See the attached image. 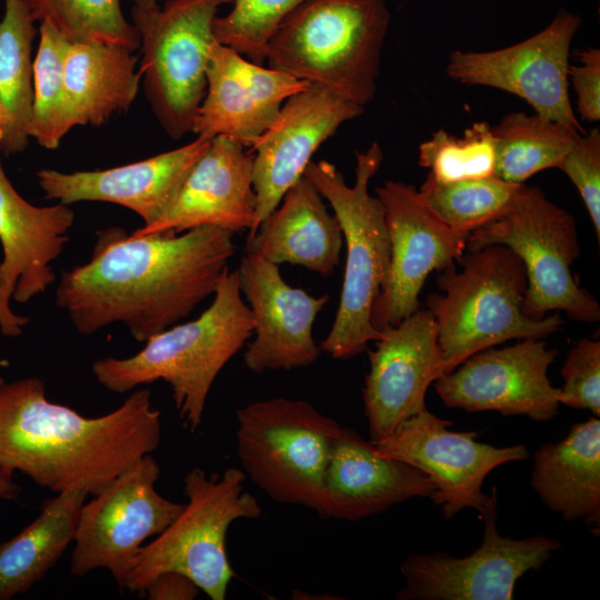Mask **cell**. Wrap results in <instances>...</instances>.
<instances>
[{
	"label": "cell",
	"instance_id": "4dcf8cb0",
	"mask_svg": "<svg viewBox=\"0 0 600 600\" xmlns=\"http://www.w3.org/2000/svg\"><path fill=\"white\" fill-rule=\"evenodd\" d=\"M524 189V183L509 182L497 176L448 183L427 177L418 194L438 219L468 237L508 213Z\"/></svg>",
	"mask_w": 600,
	"mask_h": 600
},
{
	"label": "cell",
	"instance_id": "484cf974",
	"mask_svg": "<svg viewBox=\"0 0 600 600\" xmlns=\"http://www.w3.org/2000/svg\"><path fill=\"white\" fill-rule=\"evenodd\" d=\"M531 486L543 503L567 521L600 524V420L574 423L557 443L534 453Z\"/></svg>",
	"mask_w": 600,
	"mask_h": 600
},
{
	"label": "cell",
	"instance_id": "5b68a950",
	"mask_svg": "<svg viewBox=\"0 0 600 600\" xmlns=\"http://www.w3.org/2000/svg\"><path fill=\"white\" fill-rule=\"evenodd\" d=\"M390 26L386 0H304L268 42V67L364 108Z\"/></svg>",
	"mask_w": 600,
	"mask_h": 600
},
{
	"label": "cell",
	"instance_id": "d4e9b609",
	"mask_svg": "<svg viewBox=\"0 0 600 600\" xmlns=\"http://www.w3.org/2000/svg\"><path fill=\"white\" fill-rule=\"evenodd\" d=\"M342 243L338 219L329 213L321 194L302 176L260 222L256 233L247 238L244 251L277 266H301L327 277L340 262Z\"/></svg>",
	"mask_w": 600,
	"mask_h": 600
},
{
	"label": "cell",
	"instance_id": "5bb4252c",
	"mask_svg": "<svg viewBox=\"0 0 600 600\" xmlns=\"http://www.w3.org/2000/svg\"><path fill=\"white\" fill-rule=\"evenodd\" d=\"M451 421L428 409L402 421L389 436L370 441L383 456L406 462L434 484L430 498L449 519L466 508L484 513L490 496L482 492L486 477L497 467L528 459L526 446L498 448L476 441L477 432L451 431Z\"/></svg>",
	"mask_w": 600,
	"mask_h": 600
},
{
	"label": "cell",
	"instance_id": "7402d4cb",
	"mask_svg": "<svg viewBox=\"0 0 600 600\" xmlns=\"http://www.w3.org/2000/svg\"><path fill=\"white\" fill-rule=\"evenodd\" d=\"M210 140L198 137L178 149L106 170L67 173L42 169L37 172L38 184L47 199L67 206L80 201L116 203L149 226L166 212Z\"/></svg>",
	"mask_w": 600,
	"mask_h": 600
},
{
	"label": "cell",
	"instance_id": "9c48e42d",
	"mask_svg": "<svg viewBox=\"0 0 600 600\" xmlns=\"http://www.w3.org/2000/svg\"><path fill=\"white\" fill-rule=\"evenodd\" d=\"M488 244L507 246L522 260L528 281L524 314L542 319L550 311H564L578 321H599L598 301L571 272L580 256L576 220L540 188L526 186L508 213L468 234L466 249Z\"/></svg>",
	"mask_w": 600,
	"mask_h": 600
},
{
	"label": "cell",
	"instance_id": "4316f807",
	"mask_svg": "<svg viewBox=\"0 0 600 600\" xmlns=\"http://www.w3.org/2000/svg\"><path fill=\"white\" fill-rule=\"evenodd\" d=\"M132 51L98 42L70 43L64 60V86L72 124L106 122L126 111L139 89L140 71Z\"/></svg>",
	"mask_w": 600,
	"mask_h": 600
},
{
	"label": "cell",
	"instance_id": "52a82bcc",
	"mask_svg": "<svg viewBox=\"0 0 600 600\" xmlns=\"http://www.w3.org/2000/svg\"><path fill=\"white\" fill-rule=\"evenodd\" d=\"M246 479L237 468L211 476L200 468L191 469L183 478L188 502L153 541L141 547L124 588L143 596L158 574L177 571L211 600H224L236 577L226 549L229 527L261 514L256 497L244 491Z\"/></svg>",
	"mask_w": 600,
	"mask_h": 600
},
{
	"label": "cell",
	"instance_id": "f1b7e54d",
	"mask_svg": "<svg viewBox=\"0 0 600 600\" xmlns=\"http://www.w3.org/2000/svg\"><path fill=\"white\" fill-rule=\"evenodd\" d=\"M28 0H4L0 21V107L3 114L1 148L22 151L33 100L32 42L37 34Z\"/></svg>",
	"mask_w": 600,
	"mask_h": 600
},
{
	"label": "cell",
	"instance_id": "ba28073f",
	"mask_svg": "<svg viewBox=\"0 0 600 600\" xmlns=\"http://www.w3.org/2000/svg\"><path fill=\"white\" fill-rule=\"evenodd\" d=\"M236 417L244 474L270 499L318 512L341 426L311 403L284 397L250 402Z\"/></svg>",
	"mask_w": 600,
	"mask_h": 600
},
{
	"label": "cell",
	"instance_id": "2e32d148",
	"mask_svg": "<svg viewBox=\"0 0 600 600\" xmlns=\"http://www.w3.org/2000/svg\"><path fill=\"white\" fill-rule=\"evenodd\" d=\"M557 357L542 339H522L513 346L476 352L434 381L448 408L468 412L498 411L551 420L559 408L560 388L547 372Z\"/></svg>",
	"mask_w": 600,
	"mask_h": 600
},
{
	"label": "cell",
	"instance_id": "7bdbcfd3",
	"mask_svg": "<svg viewBox=\"0 0 600 600\" xmlns=\"http://www.w3.org/2000/svg\"><path fill=\"white\" fill-rule=\"evenodd\" d=\"M1 141H2V130L0 129V147H1Z\"/></svg>",
	"mask_w": 600,
	"mask_h": 600
},
{
	"label": "cell",
	"instance_id": "6da1fadb",
	"mask_svg": "<svg viewBox=\"0 0 600 600\" xmlns=\"http://www.w3.org/2000/svg\"><path fill=\"white\" fill-rule=\"evenodd\" d=\"M234 234L212 226L177 234L98 230L90 260L62 272L56 304L81 334L121 323L147 342L214 294L236 253Z\"/></svg>",
	"mask_w": 600,
	"mask_h": 600
},
{
	"label": "cell",
	"instance_id": "8d00e7d4",
	"mask_svg": "<svg viewBox=\"0 0 600 600\" xmlns=\"http://www.w3.org/2000/svg\"><path fill=\"white\" fill-rule=\"evenodd\" d=\"M580 193L600 240V130L580 134L559 166Z\"/></svg>",
	"mask_w": 600,
	"mask_h": 600
},
{
	"label": "cell",
	"instance_id": "7c38bea8",
	"mask_svg": "<svg viewBox=\"0 0 600 600\" xmlns=\"http://www.w3.org/2000/svg\"><path fill=\"white\" fill-rule=\"evenodd\" d=\"M580 26L578 14L560 10L543 30L512 46L452 51L446 72L464 86L512 93L534 113L584 133L569 98L568 80L570 47Z\"/></svg>",
	"mask_w": 600,
	"mask_h": 600
},
{
	"label": "cell",
	"instance_id": "603a6c76",
	"mask_svg": "<svg viewBox=\"0 0 600 600\" xmlns=\"http://www.w3.org/2000/svg\"><path fill=\"white\" fill-rule=\"evenodd\" d=\"M434 489L422 471L381 454L354 430L341 427L327 464L318 513L357 521L411 498H431Z\"/></svg>",
	"mask_w": 600,
	"mask_h": 600
},
{
	"label": "cell",
	"instance_id": "cb8c5ba5",
	"mask_svg": "<svg viewBox=\"0 0 600 600\" xmlns=\"http://www.w3.org/2000/svg\"><path fill=\"white\" fill-rule=\"evenodd\" d=\"M74 212L62 203L36 207L24 200L0 163V297L19 303L56 281L52 262L69 240Z\"/></svg>",
	"mask_w": 600,
	"mask_h": 600
},
{
	"label": "cell",
	"instance_id": "ac0fdd59",
	"mask_svg": "<svg viewBox=\"0 0 600 600\" xmlns=\"http://www.w3.org/2000/svg\"><path fill=\"white\" fill-rule=\"evenodd\" d=\"M363 109L327 88L311 83L284 101L276 120L251 146V152H254V233L260 222L303 176L319 147L342 123L359 117Z\"/></svg>",
	"mask_w": 600,
	"mask_h": 600
},
{
	"label": "cell",
	"instance_id": "d6986e66",
	"mask_svg": "<svg viewBox=\"0 0 600 600\" xmlns=\"http://www.w3.org/2000/svg\"><path fill=\"white\" fill-rule=\"evenodd\" d=\"M238 271L253 320V339L243 352L246 368L263 373L313 364L321 351L313 322L329 296L313 297L291 287L279 266L257 254L246 253Z\"/></svg>",
	"mask_w": 600,
	"mask_h": 600
},
{
	"label": "cell",
	"instance_id": "d6a6232c",
	"mask_svg": "<svg viewBox=\"0 0 600 600\" xmlns=\"http://www.w3.org/2000/svg\"><path fill=\"white\" fill-rule=\"evenodd\" d=\"M34 21L48 22L68 41L98 42L134 51L141 34L123 16L120 0H28Z\"/></svg>",
	"mask_w": 600,
	"mask_h": 600
},
{
	"label": "cell",
	"instance_id": "3957f363",
	"mask_svg": "<svg viewBox=\"0 0 600 600\" xmlns=\"http://www.w3.org/2000/svg\"><path fill=\"white\" fill-rule=\"evenodd\" d=\"M212 297L211 304L197 319L156 334L138 353L94 361L96 380L116 393L162 380L171 388L184 426L197 430L217 376L253 330L238 269L226 272Z\"/></svg>",
	"mask_w": 600,
	"mask_h": 600
},
{
	"label": "cell",
	"instance_id": "277c9868",
	"mask_svg": "<svg viewBox=\"0 0 600 600\" xmlns=\"http://www.w3.org/2000/svg\"><path fill=\"white\" fill-rule=\"evenodd\" d=\"M440 271L437 286L424 306L438 328L444 374L467 358L512 339H542L561 329L558 312L542 319L524 314L527 271L520 257L503 244L466 249Z\"/></svg>",
	"mask_w": 600,
	"mask_h": 600
},
{
	"label": "cell",
	"instance_id": "e575fe53",
	"mask_svg": "<svg viewBox=\"0 0 600 600\" xmlns=\"http://www.w3.org/2000/svg\"><path fill=\"white\" fill-rule=\"evenodd\" d=\"M304 0H232L231 11L216 17L214 39L256 63H262L280 23Z\"/></svg>",
	"mask_w": 600,
	"mask_h": 600
},
{
	"label": "cell",
	"instance_id": "d590c367",
	"mask_svg": "<svg viewBox=\"0 0 600 600\" xmlns=\"http://www.w3.org/2000/svg\"><path fill=\"white\" fill-rule=\"evenodd\" d=\"M559 402L600 417V341L583 338L567 354Z\"/></svg>",
	"mask_w": 600,
	"mask_h": 600
},
{
	"label": "cell",
	"instance_id": "1f68e13d",
	"mask_svg": "<svg viewBox=\"0 0 600 600\" xmlns=\"http://www.w3.org/2000/svg\"><path fill=\"white\" fill-rule=\"evenodd\" d=\"M39 31L28 133L51 150L73 127L64 86V60L71 42L48 22H41Z\"/></svg>",
	"mask_w": 600,
	"mask_h": 600
},
{
	"label": "cell",
	"instance_id": "ffe728a7",
	"mask_svg": "<svg viewBox=\"0 0 600 600\" xmlns=\"http://www.w3.org/2000/svg\"><path fill=\"white\" fill-rule=\"evenodd\" d=\"M286 72L263 67L214 41L207 68V89L192 132L252 146L278 117L284 101L308 87Z\"/></svg>",
	"mask_w": 600,
	"mask_h": 600
},
{
	"label": "cell",
	"instance_id": "b9f144b4",
	"mask_svg": "<svg viewBox=\"0 0 600 600\" xmlns=\"http://www.w3.org/2000/svg\"><path fill=\"white\" fill-rule=\"evenodd\" d=\"M3 114H2V110H1V107H0V129L2 130V134H3Z\"/></svg>",
	"mask_w": 600,
	"mask_h": 600
},
{
	"label": "cell",
	"instance_id": "30bf717a",
	"mask_svg": "<svg viewBox=\"0 0 600 600\" xmlns=\"http://www.w3.org/2000/svg\"><path fill=\"white\" fill-rule=\"evenodd\" d=\"M232 0H168L141 33L140 74L151 109L172 139L192 132L207 89L218 9Z\"/></svg>",
	"mask_w": 600,
	"mask_h": 600
},
{
	"label": "cell",
	"instance_id": "e0dca14e",
	"mask_svg": "<svg viewBox=\"0 0 600 600\" xmlns=\"http://www.w3.org/2000/svg\"><path fill=\"white\" fill-rule=\"evenodd\" d=\"M382 331L376 349L369 351L362 389L370 441L386 438L424 410L429 386L444 374L437 323L427 308Z\"/></svg>",
	"mask_w": 600,
	"mask_h": 600
},
{
	"label": "cell",
	"instance_id": "ee69618b",
	"mask_svg": "<svg viewBox=\"0 0 600 600\" xmlns=\"http://www.w3.org/2000/svg\"><path fill=\"white\" fill-rule=\"evenodd\" d=\"M3 383V380L0 378V386Z\"/></svg>",
	"mask_w": 600,
	"mask_h": 600
},
{
	"label": "cell",
	"instance_id": "8fae6325",
	"mask_svg": "<svg viewBox=\"0 0 600 600\" xmlns=\"http://www.w3.org/2000/svg\"><path fill=\"white\" fill-rule=\"evenodd\" d=\"M159 476L158 462L151 453L146 454L83 503L71 556L74 576L107 569L120 591L124 589L143 542L160 534L184 507L157 491Z\"/></svg>",
	"mask_w": 600,
	"mask_h": 600
},
{
	"label": "cell",
	"instance_id": "ab89813d",
	"mask_svg": "<svg viewBox=\"0 0 600 600\" xmlns=\"http://www.w3.org/2000/svg\"><path fill=\"white\" fill-rule=\"evenodd\" d=\"M132 18L133 24L140 32V34L151 24L156 16L158 14L160 7L157 0H132Z\"/></svg>",
	"mask_w": 600,
	"mask_h": 600
},
{
	"label": "cell",
	"instance_id": "44dd1931",
	"mask_svg": "<svg viewBox=\"0 0 600 600\" xmlns=\"http://www.w3.org/2000/svg\"><path fill=\"white\" fill-rule=\"evenodd\" d=\"M253 154L238 140L218 136L196 161L166 212L137 234L181 233L212 226L233 233L256 228Z\"/></svg>",
	"mask_w": 600,
	"mask_h": 600
},
{
	"label": "cell",
	"instance_id": "9a60e30c",
	"mask_svg": "<svg viewBox=\"0 0 600 600\" xmlns=\"http://www.w3.org/2000/svg\"><path fill=\"white\" fill-rule=\"evenodd\" d=\"M376 194L384 207L390 238L388 277L371 311L372 324L382 331L420 308L419 293L427 277L457 262L467 236L438 219L411 184L388 180L376 188Z\"/></svg>",
	"mask_w": 600,
	"mask_h": 600
},
{
	"label": "cell",
	"instance_id": "8992f818",
	"mask_svg": "<svg viewBox=\"0 0 600 600\" xmlns=\"http://www.w3.org/2000/svg\"><path fill=\"white\" fill-rule=\"evenodd\" d=\"M382 161L381 147L373 142L357 152L353 186L347 184L336 166L326 160L311 161L303 173L331 206L347 248L339 307L320 344L334 359L353 358L383 334L372 324L371 311L388 277L390 238L384 207L369 193V182Z\"/></svg>",
	"mask_w": 600,
	"mask_h": 600
},
{
	"label": "cell",
	"instance_id": "60d3db41",
	"mask_svg": "<svg viewBox=\"0 0 600 600\" xmlns=\"http://www.w3.org/2000/svg\"><path fill=\"white\" fill-rule=\"evenodd\" d=\"M21 488L12 481V474L0 470V499H16Z\"/></svg>",
	"mask_w": 600,
	"mask_h": 600
},
{
	"label": "cell",
	"instance_id": "836d02e7",
	"mask_svg": "<svg viewBox=\"0 0 600 600\" xmlns=\"http://www.w3.org/2000/svg\"><path fill=\"white\" fill-rule=\"evenodd\" d=\"M418 163L427 177L448 183L496 176V141L492 127L478 121L460 137L440 129L419 146Z\"/></svg>",
	"mask_w": 600,
	"mask_h": 600
},
{
	"label": "cell",
	"instance_id": "4fadbf2b",
	"mask_svg": "<svg viewBox=\"0 0 600 600\" xmlns=\"http://www.w3.org/2000/svg\"><path fill=\"white\" fill-rule=\"evenodd\" d=\"M482 544L463 558L437 551L408 556L400 566L404 587L398 600H511L517 581L539 570L561 542L544 536L516 540L497 529V493L493 488L482 514Z\"/></svg>",
	"mask_w": 600,
	"mask_h": 600
},
{
	"label": "cell",
	"instance_id": "7a4b0ae2",
	"mask_svg": "<svg viewBox=\"0 0 600 600\" xmlns=\"http://www.w3.org/2000/svg\"><path fill=\"white\" fill-rule=\"evenodd\" d=\"M160 438V411L148 389L107 414L84 417L49 401L39 378L0 386V470H18L57 493L98 494Z\"/></svg>",
	"mask_w": 600,
	"mask_h": 600
},
{
	"label": "cell",
	"instance_id": "83f0119b",
	"mask_svg": "<svg viewBox=\"0 0 600 600\" xmlns=\"http://www.w3.org/2000/svg\"><path fill=\"white\" fill-rule=\"evenodd\" d=\"M88 492L71 489L47 500L38 517L0 544V600L27 592L73 541Z\"/></svg>",
	"mask_w": 600,
	"mask_h": 600
},
{
	"label": "cell",
	"instance_id": "f35d334b",
	"mask_svg": "<svg viewBox=\"0 0 600 600\" xmlns=\"http://www.w3.org/2000/svg\"><path fill=\"white\" fill-rule=\"evenodd\" d=\"M199 592L198 586L186 574L164 571L149 583L143 596L149 600H192Z\"/></svg>",
	"mask_w": 600,
	"mask_h": 600
},
{
	"label": "cell",
	"instance_id": "74e56055",
	"mask_svg": "<svg viewBox=\"0 0 600 600\" xmlns=\"http://www.w3.org/2000/svg\"><path fill=\"white\" fill-rule=\"evenodd\" d=\"M568 80L577 97L581 120H600V50L586 48L578 53V64H569Z\"/></svg>",
	"mask_w": 600,
	"mask_h": 600
},
{
	"label": "cell",
	"instance_id": "f546056e",
	"mask_svg": "<svg viewBox=\"0 0 600 600\" xmlns=\"http://www.w3.org/2000/svg\"><path fill=\"white\" fill-rule=\"evenodd\" d=\"M492 131L496 176L513 183H524L542 170L559 168L582 134L554 120L524 112L507 114Z\"/></svg>",
	"mask_w": 600,
	"mask_h": 600
}]
</instances>
